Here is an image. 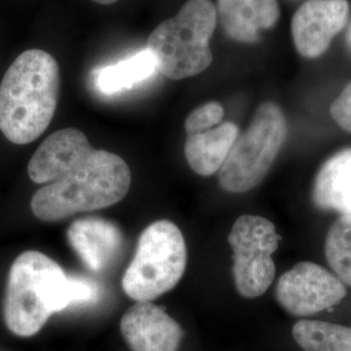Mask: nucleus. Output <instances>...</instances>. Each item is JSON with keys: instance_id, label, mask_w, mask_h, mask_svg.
<instances>
[{"instance_id": "6ab92c4d", "label": "nucleus", "mask_w": 351, "mask_h": 351, "mask_svg": "<svg viewBox=\"0 0 351 351\" xmlns=\"http://www.w3.org/2000/svg\"><path fill=\"white\" fill-rule=\"evenodd\" d=\"M330 114L343 130L351 133V82L332 103Z\"/></svg>"}, {"instance_id": "2eb2a0df", "label": "nucleus", "mask_w": 351, "mask_h": 351, "mask_svg": "<svg viewBox=\"0 0 351 351\" xmlns=\"http://www.w3.org/2000/svg\"><path fill=\"white\" fill-rule=\"evenodd\" d=\"M156 63L150 51H139L119 63L98 68L93 73L94 85L104 95H112L146 81L156 72Z\"/></svg>"}, {"instance_id": "20e7f679", "label": "nucleus", "mask_w": 351, "mask_h": 351, "mask_svg": "<svg viewBox=\"0 0 351 351\" xmlns=\"http://www.w3.org/2000/svg\"><path fill=\"white\" fill-rule=\"evenodd\" d=\"M217 24L211 0H188L175 17L156 26L147 40L156 69L169 80L204 72L213 60L210 39Z\"/></svg>"}, {"instance_id": "39448f33", "label": "nucleus", "mask_w": 351, "mask_h": 351, "mask_svg": "<svg viewBox=\"0 0 351 351\" xmlns=\"http://www.w3.org/2000/svg\"><path fill=\"white\" fill-rule=\"evenodd\" d=\"M186 263L188 249L180 228L168 220L155 221L142 232L121 285L129 298L152 302L175 288Z\"/></svg>"}, {"instance_id": "9d476101", "label": "nucleus", "mask_w": 351, "mask_h": 351, "mask_svg": "<svg viewBox=\"0 0 351 351\" xmlns=\"http://www.w3.org/2000/svg\"><path fill=\"white\" fill-rule=\"evenodd\" d=\"M120 330L132 351H178L184 339L181 326L152 302H137L128 308Z\"/></svg>"}, {"instance_id": "7ed1b4c3", "label": "nucleus", "mask_w": 351, "mask_h": 351, "mask_svg": "<svg viewBox=\"0 0 351 351\" xmlns=\"http://www.w3.org/2000/svg\"><path fill=\"white\" fill-rule=\"evenodd\" d=\"M59 94L56 59L47 51H24L0 84V132L14 145L39 138L55 116Z\"/></svg>"}, {"instance_id": "1a4fd4ad", "label": "nucleus", "mask_w": 351, "mask_h": 351, "mask_svg": "<svg viewBox=\"0 0 351 351\" xmlns=\"http://www.w3.org/2000/svg\"><path fill=\"white\" fill-rule=\"evenodd\" d=\"M350 12L348 0H308L291 21V34L298 52L304 58L323 55L332 39L345 27Z\"/></svg>"}, {"instance_id": "412c9836", "label": "nucleus", "mask_w": 351, "mask_h": 351, "mask_svg": "<svg viewBox=\"0 0 351 351\" xmlns=\"http://www.w3.org/2000/svg\"><path fill=\"white\" fill-rule=\"evenodd\" d=\"M346 42H348V45L351 49V24L349 25V29H348V33H346Z\"/></svg>"}, {"instance_id": "6e6552de", "label": "nucleus", "mask_w": 351, "mask_h": 351, "mask_svg": "<svg viewBox=\"0 0 351 351\" xmlns=\"http://www.w3.org/2000/svg\"><path fill=\"white\" fill-rule=\"evenodd\" d=\"M339 277L313 262L295 264L276 284L278 304L293 316H311L339 304L346 297Z\"/></svg>"}, {"instance_id": "f257e3e1", "label": "nucleus", "mask_w": 351, "mask_h": 351, "mask_svg": "<svg viewBox=\"0 0 351 351\" xmlns=\"http://www.w3.org/2000/svg\"><path fill=\"white\" fill-rule=\"evenodd\" d=\"M27 175L43 185L30 203L42 221H60L113 206L125 198L132 184L125 160L94 149L86 134L75 128L58 130L45 139L27 164Z\"/></svg>"}, {"instance_id": "0eeeda50", "label": "nucleus", "mask_w": 351, "mask_h": 351, "mask_svg": "<svg viewBox=\"0 0 351 351\" xmlns=\"http://www.w3.org/2000/svg\"><path fill=\"white\" fill-rule=\"evenodd\" d=\"M233 250V278L245 298L262 297L276 276L272 255L278 249L280 236L272 221L262 216L242 215L228 236Z\"/></svg>"}, {"instance_id": "aec40b11", "label": "nucleus", "mask_w": 351, "mask_h": 351, "mask_svg": "<svg viewBox=\"0 0 351 351\" xmlns=\"http://www.w3.org/2000/svg\"><path fill=\"white\" fill-rule=\"evenodd\" d=\"M91 1H94L97 4H101V5H111V4L117 3L119 0H91Z\"/></svg>"}, {"instance_id": "a211bd4d", "label": "nucleus", "mask_w": 351, "mask_h": 351, "mask_svg": "<svg viewBox=\"0 0 351 351\" xmlns=\"http://www.w3.org/2000/svg\"><path fill=\"white\" fill-rule=\"evenodd\" d=\"M224 117V108L217 101L206 103L195 108L185 120V132L195 134L219 125Z\"/></svg>"}, {"instance_id": "4468645a", "label": "nucleus", "mask_w": 351, "mask_h": 351, "mask_svg": "<svg viewBox=\"0 0 351 351\" xmlns=\"http://www.w3.org/2000/svg\"><path fill=\"white\" fill-rule=\"evenodd\" d=\"M239 134V126L233 123L188 134L184 151L190 168L199 176H213L219 172Z\"/></svg>"}, {"instance_id": "dca6fc26", "label": "nucleus", "mask_w": 351, "mask_h": 351, "mask_svg": "<svg viewBox=\"0 0 351 351\" xmlns=\"http://www.w3.org/2000/svg\"><path fill=\"white\" fill-rule=\"evenodd\" d=\"M291 335L303 351H351V326L300 320Z\"/></svg>"}, {"instance_id": "9b49d317", "label": "nucleus", "mask_w": 351, "mask_h": 351, "mask_svg": "<svg viewBox=\"0 0 351 351\" xmlns=\"http://www.w3.org/2000/svg\"><path fill=\"white\" fill-rule=\"evenodd\" d=\"M68 239L80 259L93 272H101L123 245L120 229L99 217L80 219L68 229Z\"/></svg>"}, {"instance_id": "f03ea898", "label": "nucleus", "mask_w": 351, "mask_h": 351, "mask_svg": "<svg viewBox=\"0 0 351 351\" xmlns=\"http://www.w3.org/2000/svg\"><path fill=\"white\" fill-rule=\"evenodd\" d=\"M98 300V288L86 280L66 276L62 267L39 251L19 255L10 269L3 314L19 337H32L51 316L78 303Z\"/></svg>"}, {"instance_id": "ddd939ff", "label": "nucleus", "mask_w": 351, "mask_h": 351, "mask_svg": "<svg viewBox=\"0 0 351 351\" xmlns=\"http://www.w3.org/2000/svg\"><path fill=\"white\" fill-rule=\"evenodd\" d=\"M313 199L324 210L351 217V149L329 158L315 178Z\"/></svg>"}, {"instance_id": "f3484780", "label": "nucleus", "mask_w": 351, "mask_h": 351, "mask_svg": "<svg viewBox=\"0 0 351 351\" xmlns=\"http://www.w3.org/2000/svg\"><path fill=\"white\" fill-rule=\"evenodd\" d=\"M326 262L339 280L351 287V217L339 216L328 230Z\"/></svg>"}, {"instance_id": "423d86ee", "label": "nucleus", "mask_w": 351, "mask_h": 351, "mask_svg": "<svg viewBox=\"0 0 351 351\" xmlns=\"http://www.w3.org/2000/svg\"><path fill=\"white\" fill-rule=\"evenodd\" d=\"M287 134V119L281 108L272 101L263 103L221 165L220 186L234 194L256 188L275 163Z\"/></svg>"}, {"instance_id": "f8f14e48", "label": "nucleus", "mask_w": 351, "mask_h": 351, "mask_svg": "<svg viewBox=\"0 0 351 351\" xmlns=\"http://www.w3.org/2000/svg\"><path fill=\"white\" fill-rule=\"evenodd\" d=\"M216 12L226 36L241 43L256 42L280 16L277 0H219Z\"/></svg>"}]
</instances>
